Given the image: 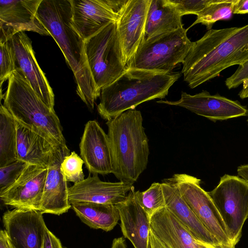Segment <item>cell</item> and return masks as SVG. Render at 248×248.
Wrapping results in <instances>:
<instances>
[{"label": "cell", "instance_id": "cell-32", "mask_svg": "<svg viewBox=\"0 0 248 248\" xmlns=\"http://www.w3.org/2000/svg\"><path fill=\"white\" fill-rule=\"evenodd\" d=\"M229 89L235 88L243 84V90L240 92L241 98L248 97V61L239 65L236 71L225 81Z\"/></svg>", "mask_w": 248, "mask_h": 248}, {"label": "cell", "instance_id": "cell-4", "mask_svg": "<svg viewBox=\"0 0 248 248\" xmlns=\"http://www.w3.org/2000/svg\"><path fill=\"white\" fill-rule=\"evenodd\" d=\"M112 172L120 181L134 184L146 170L149 140L141 112L126 110L107 121Z\"/></svg>", "mask_w": 248, "mask_h": 248}, {"label": "cell", "instance_id": "cell-16", "mask_svg": "<svg viewBox=\"0 0 248 248\" xmlns=\"http://www.w3.org/2000/svg\"><path fill=\"white\" fill-rule=\"evenodd\" d=\"M134 184L123 181H102L98 175L91 174L83 180L69 187L71 204L77 202H92L117 205L124 202L129 193L134 190Z\"/></svg>", "mask_w": 248, "mask_h": 248}, {"label": "cell", "instance_id": "cell-40", "mask_svg": "<svg viewBox=\"0 0 248 248\" xmlns=\"http://www.w3.org/2000/svg\"><path fill=\"white\" fill-rule=\"evenodd\" d=\"M208 248H235V246L232 245L218 244L212 246H208Z\"/></svg>", "mask_w": 248, "mask_h": 248}, {"label": "cell", "instance_id": "cell-5", "mask_svg": "<svg viewBox=\"0 0 248 248\" xmlns=\"http://www.w3.org/2000/svg\"><path fill=\"white\" fill-rule=\"evenodd\" d=\"M3 105L16 121L41 131L60 146H67L54 109L40 99L17 69L8 79Z\"/></svg>", "mask_w": 248, "mask_h": 248}, {"label": "cell", "instance_id": "cell-39", "mask_svg": "<svg viewBox=\"0 0 248 248\" xmlns=\"http://www.w3.org/2000/svg\"><path fill=\"white\" fill-rule=\"evenodd\" d=\"M111 248H128L125 239L121 237L113 239Z\"/></svg>", "mask_w": 248, "mask_h": 248}, {"label": "cell", "instance_id": "cell-41", "mask_svg": "<svg viewBox=\"0 0 248 248\" xmlns=\"http://www.w3.org/2000/svg\"><path fill=\"white\" fill-rule=\"evenodd\" d=\"M147 248H151V245H150V242H149V244H148V246Z\"/></svg>", "mask_w": 248, "mask_h": 248}, {"label": "cell", "instance_id": "cell-24", "mask_svg": "<svg viewBox=\"0 0 248 248\" xmlns=\"http://www.w3.org/2000/svg\"><path fill=\"white\" fill-rule=\"evenodd\" d=\"M183 27L182 16L170 0H150L144 40Z\"/></svg>", "mask_w": 248, "mask_h": 248}, {"label": "cell", "instance_id": "cell-19", "mask_svg": "<svg viewBox=\"0 0 248 248\" xmlns=\"http://www.w3.org/2000/svg\"><path fill=\"white\" fill-rule=\"evenodd\" d=\"M70 2L73 24L84 40L109 23L117 22L119 18L108 0H70Z\"/></svg>", "mask_w": 248, "mask_h": 248}, {"label": "cell", "instance_id": "cell-30", "mask_svg": "<svg viewBox=\"0 0 248 248\" xmlns=\"http://www.w3.org/2000/svg\"><path fill=\"white\" fill-rule=\"evenodd\" d=\"M0 82L1 86L16 70V63L15 53L9 40L0 43Z\"/></svg>", "mask_w": 248, "mask_h": 248}, {"label": "cell", "instance_id": "cell-28", "mask_svg": "<svg viewBox=\"0 0 248 248\" xmlns=\"http://www.w3.org/2000/svg\"><path fill=\"white\" fill-rule=\"evenodd\" d=\"M139 202L150 217L157 211L166 207L161 184L155 182L145 191H136Z\"/></svg>", "mask_w": 248, "mask_h": 248}, {"label": "cell", "instance_id": "cell-38", "mask_svg": "<svg viewBox=\"0 0 248 248\" xmlns=\"http://www.w3.org/2000/svg\"><path fill=\"white\" fill-rule=\"evenodd\" d=\"M237 172L238 176L248 182V164L238 167Z\"/></svg>", "mask_w": 248, "mask_h": 248}, {"label": "cell", "instance_id": "cell-34", "mask_svg": "<svg viewBox=\"0 0 248 248\" xmlns=\"http://www.w3.org/2000/svg\"><path fill=\"white\" fill-rule=\"evenodd\" d=\"M41 248H63L60 239L45 226Z\"/></svg>", "mask_w": 248, "mask_h": 248}, {"label": "cell", "instance_id": "cell-29", "mask_svg": "<svg viewBox=\"0 0 248 248\" xmlns=\"http://www.w3.org/2000/svg\"><path fill=\"white\" fill-rule=\"evenodd\" d=\"M83 164L81 157L75 151L64 157L61 165V170L67 182L75 184L84 179L82 169Z\"/></svg>", "mask_w": 248, "mask_h": 248}, {"label": "cell", "instance_id": "cell-33", "mask_svg": "<svg viewBox=\"0 0 248 248\" xmlns=\"http://www.w3.org/2000/svg\"><path fill=\"white\" fill-rule=\"evenodd\" d=\"M181 16L188 14L197 15L213 0H170Z\"/></svg>", "mask_w": 248, "mask_h": 248}, {"label": "cell", "instance_id": "cell-18", "mask_svg": "<svg viewBox=\"0 0 248 248\" xmlns=\"http://www.w3.org/2000/svg\"><path fill=\"white\" fill-rule=\"evenodd\" d=\"M70 153L67 146L60 147L47 167L40 206V211L43 214L60 215L71 207L67 182L61 170L63 159Z\"/></svg>", "mask_w": 248, "mask_h": 248}, {"label": "cell", "instance_id": "cell-21", "mask_svg": "<svg viewBox=\"0 0 248 248\" xmlns=\"http://www.w3.org/2000/svg\"><path fill=\"white\" fill-rule=\"evenodd\" d=\"M115 205L119 211L124 236L135 248H147L151 217L140 204L135 189L129 193L124 202Z\"/></svg>", "mask_w": 248, "mask_h": 248}, {"label": "cell", "instance_id": "cell-27", "mask_svg": "<svg viewBox=\"0 0 248 248\" xmlns=\"http://www.w3.org/2000/svg\"><path fill=\"white\" fill-rule=\"evenodd\" d=\"M233 2L234 0H213L197 15L196 20L187 29L201 23L208 30L212 29L215 22L233 13Z\"/></svg>", "mask_w": 248, "mask_h": 248}, {"label": "cell", "instance_id": "cell-23", "mask_svg": "<svg viewBox=\"0 0 248 248\" xmlns=\"http://www.w3.org/2000/svg\"><path fill=\"white\" fill-rule=\"evenodd\" d=\"M166 207L199 241L208 246L220 244L206 229L181 196L177 188L168 179L161 183Z\"/></svg>", "mask_w": 248, "mask_h": 248}, {"label": "cell", "instance_id": "cell-10", "mask_svg": "<svg viewBox=\"0 0 248 248\" xmlns=\"http://www.w3.org/2000/svg\"><path fill=\"white\" fill-rule=\"evenodd\" d=\"M42 0H0V43L9 41L20 31L50 35L37 17Z\"/></svg>", "mask_w": 248, "mask_h": 248}, {"label": "cell", "instance_id": "cell-37", "mask_svg": "<svg viewBox=\"0 0 248 248\" xmlns=\"http://www.w3.org/2000/svg\"><path fill=\"white\" fill-rule=\"evenodd\" d=\"M149 240L151 248H168L156 237L151 230L149 232Z\"/></svg>", "mask_w": 248, "mask_h": 248}, {"label": "cell", "instance_id": "cell-6", "mask_svg": "<svg viewBox=\"0 0 248 248\" xmlns=\"http://www.w3.org/2000/svg\"><path fill=\"white\" fill-rule=\"evenodd\" d=\"M188 30L182 27L144 40L126 68L171 73L177 64L183 63L193 45L187 36Z\"/></svg>", "mask_w": 248, "mask_h": 248}, {"label": "cell", "instance_id": "cell-35", "mask_svg": "<svg viewBox=\"0 0 248 248\" xmlns=\"http://www.w3.org/2000/svg\"><path fill=\"white\" fill-rule=\"evenodd\" d=\"M233 13L236 14L248 13V0H234Z\"/></svg>", "mask_w": 248, "mask_h": 248}, {"label": "cell", "instance_id": "cell-12", "mask_svg": "<svg viewBox=\"0 0 248 248\" xmlns=\"http://www.w3.org/2000/svg\"><path fill=\"white\" fill-rule=\"evenodd\" d=\"M157 103L182 107L214 122L246 116V108L237 101L217 93L211 95L206 91L194 95L182 92L177 101L160 100Z\"/></svg>", "mask_w": 248, "mask_h": 248}, {"label": "cell", "instance_id": "cell-8", "mask_svg": "<svg viewBox=\"0 0 248 248\" xmlns=\"http://www.w3.org/2000/svg\"><path fill=\"white\" fill-rule=\"evenodd\" d=\"M208 194L225 225L231 243L235 246L248 218V182L240 177L225 174Z\"/></svg>", "mask_w": 248, "mask_h": 248}, {"label": "cell", "instance_id": "cell-31", "mask_svg": "<svg viewBox=\"0 0 248 248\" xmlns=\"http://www.w3.org/2000/svg\"><path fill=\"white\" fill-rule=\"evenodd\" d=\"M27 164L17 159L0 168V192L11 186L19 178Z\"/></svg>", "mask_w": 248, "mask_h": 248}, {"label": "cell", "instance_id": "cell-13", "mask_svg": "<svg viewBox=\"0 0 248 248\" xmlns=\"http://www.w3.org/2000/svg\"><path fill=\"white\" fill-rule=\"evenodd\" d=\"M9 41L15 55L16 69L21 72L40 99L54 109V94L36 60L31 39L24 31H20Z\"/></svg>", "mask_w": 248, "mask_h": 248}, {"label": "cell", "instance_id": "cell-2", "mask_svg": "<svg viewBox=\"0 0 248 248\" xmlns=\"http://www.w3.org/2000/svg\"><path fill=\"white\" fill-rule=\"evenodd\" d=\"M37 17L61 48L74 74L77 93L93 110L97 93L87 60L85 40L72 21L70 0H42Z\"/></svg>", "mask_w": 248, "mask_h": 248}, {"label": "cell", "instance_id": "cell-3", "mask_svg": "<svg viewBox=\"0 0 248 248\" xmlns=\"http://www.w3.org/2000/svg\"><path fill=\"white\" fill-rule=\"evenodd\" d=\"M180 72L160 73L127 68L116 80L101 89L97 109L107 121L142 103L165 98Z\"/></svg>", "mask_w": 248, "mask_h": 248}, {"label": "cell", "instance_id": "cell-25", "mask_svg": "<svg viewBox=\"0 0 248 248\" xmlns=\"http://www.w3.org/2000/svg\"><path fill=\"white\" fill-rule=\"evenodd\" d=\"M71 207L81 221L93 229L108 232L120 220L115 205L77 202L72 204Z\"/></svg>", "mask_w": 248, "mask_h": 248}, {"label": "cell", "instance_id": "cell-43", "mask_svg": "<svg viewBox=\"0 0 248 248\" xmlns=\"http://www.w3.org/2000/svg\"><path fill=\"white\" fill-rule=\"evenodd\" d=\"M63 248H66V247H63Z\"/></svg>", "mask_w": 248, "mask_h": 248}, {"label": "cell", "instance_id": "cell-20", "mask_svg": "<svg viewBox=\"0 0 248 248\" xmlns=\"http://www.w3.org/2000/svg\"><path fill=\"white\" fill-rule=\"evenodd\" d=\"M16 122L18 159L47 168L62 146L41 131Z\"/></svg>", "mask_w": 248, "mask_h": 248}, {"label": "cell", "instance_id": "cell-22", "mask_svg": "<svg viewBox=\"0 0 248 248\" xmlns=\"http://www.w3.org/2000/svg\"><path fill=\"white\" fill-rule=\"evenodd\" d=\"M150 230L168 248H208L197 240L165 207L150 219Z\"/></svg>", "mask_w": 248, "mask_h": 248}, {"label": "cell", "instance_id": "cell-17", "mask_svg": "<svg viewBox=\"0 0 248 248\" xmlns=\"http://www.w3.org/2000/svg\"><path fill=\"white\" fill-rule=\"evenodd\" d=\"M79 147L80 157L90 174L112 173L108 137L96 121H89L86 124Z\"/></svg>", "mask_w": 248, "mask_h": 248}, {"label": "cell", "instance_id": "cell-9", "mask_svg": "<svg viewBox=\"0 0 248 248\" xmlns=\"http://www.w3.org/2000/svg\"><path fill=\"white\" fill-rule=\"evenodd\" d=\"M168 180L177 188L182 198L210 234L220 244L232 245L225 225L208 192L201 186V180L185 173L175 174Z\"/></svg>", "mask_w": 248, "mask_h": 248}, {"label": "cell", "instance_id": "cell-36", "mask_svg": "<svg viewBox=\"0 0 248 248\" xmlns=\"http://www.w3.org/2000/svg\"><path fill=\"white\" fill-rule=\"evenodd\" d=\"M0 248H16L5 230H1L0 232Z\"/></svg>", "mask_w": 248, "mask_h": 248}, {"label": "cell", "instance_id": "cell-15", "mask_svg": "<svg viewBox=\"0 0 248 248\" xmlns=\"http://www.w3.org/2000/svg\"><path fill=\"white\" fill-rule=\"evenodd\" d=\"M150 0H128L116 22L124 59L127 64L144 40Z\"/></svg>", "mask_w": 248, "mask_h": 248}, {"label": "cell", "instance_id": "cell-1", "mask_svg": "<svg viewBox=\"0 0 248 248\" xmlns=\"http://www.w3.org/2000/svg\"><path fill=\"white\" fill-rule=\"evenodd\" d=\"M248 61V24L211 29L190 48L181 73L191 89L219 76L226 68Z\"/></svg>", "mask_w": 248, "mask_h": 248}, {"label": "cell", "instance_id": "cell-26", "mask_svg": "<svg viewBox=\"0 0 248 248\" xmlns=\"http://www.w3.org/2000/svg\"><path fill=\"white\" fill-rule=\"evenodd\" d=\"M16 122L2 104L0 107V168L17 160Z\"/></svg>", "mask_w": 248, "mask_h": 248}, {"label": "cell", "instance_id": "cell-42", "mask_svg": "<svg viewBox=\"0 0 248 248\" xmlns=\"http://www.w3.org/2000/svg\"><path fill=\"white\" fill-rule=\"evenodd\" d=\"M247 121L248 122V119H247Z\"/></svg>", "mask_w": 248, "mask_h": 248}, {"label": "cell", "instance_id": "cell-7", "mask_svg": "<svg viewBox=\"0 0 248 248\" xmlns=\"http://www.w3.org/2000/svg\"><path fill=\"white\" fill-rule=\"evenodd\" d=\"M89 67L97 90L119 78L126 70L119 40L116 22L110 23L85 40Z\"/></svg>", "mask_w": 248, "mask_h": 248}, {"label": "cell", "instance_id": "cell-11", "mask_svg": "<svg viewBox=\"0 0 248 248\" xmlns=\"http://www.w3.org/2000/svg\"><path fill=\"white\" fill-rule=\"evenodd\" d=\"M47 168L27 164L17 180L0 192L3 203L16 209L40 211Z\"/></svg>", "mask_w": 248, "mask_h": 248}, {"label": "cell", "instance_id": "cell-14", "mask_svg": "<svg viewBox=\"0 0 248 248\" xmlns=\"http://www.w3.org/2000/svg\"><path fill=\"white\" fill-rule=\"evenodd\" d=\"M2 219L16 248H41L46 226L42 212L15 208L5 212Z\"/></svg>", "mask_w": 248, "mask_h": 248}]
</instances>
